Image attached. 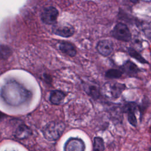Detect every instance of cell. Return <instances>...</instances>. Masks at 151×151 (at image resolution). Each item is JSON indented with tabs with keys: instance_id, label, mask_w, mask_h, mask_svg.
<instances>
[{
	"instance_id": "obj_15",
	"label": "cell",
	"mask_w": 151,
	"mask_h": 151,
	"mask_svg": "<svg viewBox=\"0 0 151 151\" xmlns=\"http://www.w3.org/2000/svg\"><path fill=\"white\" fill-rule=\"evenodd\" d=\"M84 88L86 89V92L91 95L92 97L96 98L97 97L100 93V90L98 87L93 84H90L89 85H84Z\"/></svg>"
},
{
	"instance_id": "obj_5",
	"label": "cell",
	"mask_w": 151,
	"mask_h": 151,
	"mask_svg": "<svg viewBox=\"0 0 151 151\" xmlns=\"http://www.w3.org/2000/svg\"><path fill=\"white\" fill-rule=\"evenodd\" d=\"M58 16V11L52 6H48L43 8L41 13L42 21L48 25L55 24Z\"/></svg>"
},
{
	"instance_id": "obj_1",
	"label": "cell",
	"mask_w": 151,
	"mask_h": 151,
	"mask_svg": "<svg viewBox=\"0 0 151 151\" xmlns=\"http://www.w3.org/2000/svg\"><path fill=\"white\" fill-rule=\"evenodd\" d=\"M6 90H8V99L14 105L22 104L31 97L30 91L15 81L8 84Z\"/></svg>"
},
{
	"instance_id": "obj_6",
	"label": "cell",
	"mask_w": 151,
	"mask_h": 151,
	"mask_svg": "<svg viewBox=\"0 0 151 151\" xmlns=\"http://www.w3.org/2000/svg\"><path fill=\"white\" fill-rule=\"evenodd\" d=\"M84 141L78 137H70L64 144V151H85Z\"/></svg>"
},
{
	"instance_id": "obj_14",
	"label": "cell",
	"mask_w": 151,
	"mask_h": 151,
	"mask_svg": "<svg viewBox=\"0 0 151 151\" xmlns=\"http://www.w3.org/2000/svg\"><path fill=\"white\" fill-rule=\"evenodd\" d=\"M104 143L103 139L100 137H95L93 140V151H104Z\"/></svg>"
},
{
	"instance_id": "obj_16",
	"label": "cell",
	"mask_w": 151,
	"mask_h": 151,
	"mask_svg": "<svg viewBox=\"0 0 151 151\" xmlns=\"http://www.w3.org/2000/svg\"><path fill=\"white\" fill-rule=\"evenodd\" d=\"M128 52L130 56H132L134 59L139 61L140 63H148L147 61L137 51H136L134 49L132 48H129L128 49Z\"/></svg>"
},
{
	"instance_id": "obj_4",
	"label": "cell",
	"mask_w": 151,
	"mask_h": 151,
	"mask_svg": "<svg viewBox=\"0 0 151 151\" xmlns=\"http://www.w3.org/2000/svg\"><path fill=\"white\" fill-rule=\"evenodd\" d=\"M111 34L116 39L122 41L127 42L132 38V34L128 27L122 22H119L115 25Z\"/></svg>"
},
{
	"instance_id": "obj_2",
	"label": "cell",
	"mask_w": 151,
	"mask_h": 151,
	"mask_svg": "<svg viewBox=\"0 0 151 151\" xmlns=\"http://www.w3.org/2000/svg\"><path fill=\"white\" fill-rule=\"evenodd\" d=\"M65 127V126L63 122H51L43 127L42 134L47 140L55 141L61 137Z\"/></svg>"
},
{
	"instance_id": "obj_9",
	"label": "cell",
	"mask_w": 151,
	"mask_h": 151,
	"mask_svg": "<svg viewBox=\"0 0 151 151\" xmlns=\"http://www.w3.org/2000/svg\"><path fill=\"white\" fill-rule=\"evenodd\" d=\"M136 104L134 103H127L123 107V111L127 113V119L129 123L136 127L137 126V119L135 115Z\"/></svg>"
},
{
	"instance_id": "obj_7",
	"label": "cell",
	"mask_w": 151,
	"mask_h": 151,
	"mask_svg": "<svg viewBox=\"0 0 151 151\" xmlns=\"http://www.w3.org/2000/svg\"><path fill=\"white\" fill-rule=\"evenodd\" d=\"M52 31L55 35L63 37H70L74 34V28L73 26L66 25H57L55 24L52 28Z\"/></svg>"
},
{
	"instance_id": "obj_3",
	"label": "cell",
	"mask_w": 151,
	"mask_h": 151,
	"mask_svg": "<svg viewBox=\"0 0 151 151\" xmlns=\"http://www.w3.org/2000/svg\"><path fill=\"white\" fill-rule=\"evenodd\" d=\"M126 88V86L116 81H108L101 87L100 92L107 99L115 100L118 99Z\"/></svg>"
},
{
	"instance_id": "obj_10",
	"label": "cell",
	"mask_w": 151,
	"mask_h": 151,
	"mask_svg": "<svg viewBox=\"0 0 151 151\" xmlns=\"http://www.w3.org/2000/svg\"><path fill=\"white\" fill-rule=\"evenodd\" d=\"M121 71L128 76H136L140 71L138 67L132 61L128 60L121 66Z\"/></svg>"
},
{
	"instance_id": "obj_8",
	"label": "cell",
	"mask_w": 151,
	"mask_h": 151,
	"mask_svg": "<svg viewBox=\"0 0 151 151\" xmlns=\"http://www.w3.org/2000/svg\"><path fill=\"white\" fill-rule=\"evenodd\" d=\"M96 48L101 55L104 57H107L112 53L114 49V46L111 41L110 40L104 39L98 42Z\"/></svg>"
},
{
	"instance_id": "obj_13",
	"label": "cell",
	"mask_w": 151,
	"mask_h": 151,
	"mask_svg": "<svg viewBox=\"0 0 151 151\" xmlns=\"http://www.w3.org/2000/svg\"><path fill=\"white\" fill-rule=\"evenodd\" d=\"M31 134V129L25 124H21L19 126L15 132V136L19 139H24L27 138Z\"/></svg>"
},
{
	"instance_id": "obj_12",
	"label": "cell",
	"mask_w": 151,
	"mask_h": 151,
	"mask_svg": "<svg viewBox=\"0 0 151 151\" xmlns=\"http://www.w3.org/2000/svg\"><path fill=\"white\" fill-rule=\"evenodd\" d=\"M65 94L58 90H54L51 91L50 95V101L53 104H60L64 100Z\"/></svg>"
},
{
	"instance_id": "obj_11",
	"label": "cell",
	"mask_w": 151,
	"mask_h": 151,
	"mask_svg": "<svg viewBox=\"0 0 151 151\" xmlns=\"http://www.w3.org/2000/svg\"><path fill=\"white\" fill-rule=\"evenodd\" d=\"M59 49L62 52L70 57H74L77 53L75 46L68 41H62L59 45Z\"/></svg>"
},
{
	"instance_id": "obj_17",
	"label": "cell",
	"mask_w": 151,
	"mask_h": 151,
	"mask_svg": "<svg viewBox=\"0 0 151 151\" xmlns=\"http://www.w3.org/2000/svg\"><path fill=\"white\" fill-rule=\"evenodd\" d=\"M123 73L121 70L117 69H110L106 73V77L109 79H114L120 78Z\"/></svg>"
}]
</instances>
